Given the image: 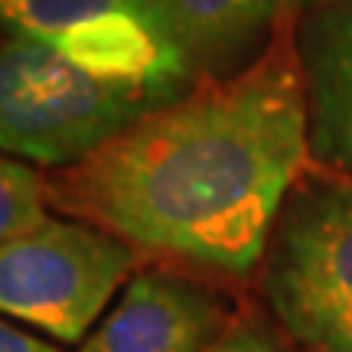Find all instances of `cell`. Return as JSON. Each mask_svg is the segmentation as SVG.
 <instances>
[{
	"instance_id": "obj_1",
	"label": "cell",
	"mask_w": 352,
	"mask_h": 352,
	"mask_svg": "<svg viewBox=\"0 0 352 352\" xmlns=\"http://www.w3.org/2000/svg\"><path fill=\"white\" fill-rule=\"evenodd\" d=\"M294 30L248 69L199 78L85 164L56 170L50 202L131 248L252 274L310 157Z\"/></svg>"
},
{
	"instance_id": "obj_2",
	"label": "cell",
	"mask_w": 352,
	"mask_h": 352,
	"mask_svg": "<svg viewBox=\"0 0 352 352\" xmlns=\"http://www.w3.org/2000/svg\"><path fill=\"white\" fill-rule=\"evenodd\" d=\"M157 108L144 91L88 72L36 39L0 43V153L69 170Z\"/></svg>"
},
{
	"instance_id": "obj_3",
	"label": "cell",
	"mask_w": 352,
	"mask_h": 352,
	"mask_svg": "<svg viewBox=\"0 0 352 352\" xmlns=\"http://www.w3.org/2000/svg\"><path fill=\"white\" fill-rule=\"evenodd\" d=\"M261 290L303 352H352V176L290 192L264 248Z\"/></svg>"
},
{
	"instance_id": "obj_4",
	"label": "cell",
	"mask_w": 352,
	"mask_h": 352,
	"mask_svg": "<svg viewBox=\"0 0 352 352\" xmlns=\"http://www.w3.org/2000/svg\"><path fill=\"white\" fill-rule=\"evenodd\" d=\"M138 264L118 235L78 219H46L0 245V316L50 340L82 342Z\"/></svg>"
},
{
	"instance_id": "obj_5",
	"label": "cell",
	"mask_w": 352,
	"mask_h": 352,
	"mask_svg": "<svg viewBox=\"0 0 352 352\" xmlns=\"http://www.w3.org/2000/svg\"><path fill=\"white\" fill-rule=\"evenodd\" d=\"M0 26L36 39L95 76L157 104L186 95L196 69L166 30L157 0H0Z\"/></svg>"
},
{
	"instance_id": "obj_6",
	"label": "cell",
	"mask_w": 352,
	"mask_h": 352,
	"mask_svg": "<svg viewBox=\"0 0 352 352\" xmlns=\"http://www.w3.org/2000/svg\"><path fill=\"white\" fill-rule=\"evenodd\" d=\"M228 327V307L209 287L166 271H140L78 352H202Z\"/></svg>"
},
{
	"instance_id": "obj_7",
	"label": "cell",
	"mask_w": 352,
	"mask_h": 352,
	"mask_svg": "<svg viewBox=\"0 0 352 352\" xmlns=\"http://www.w3.org/2000/svg\"><path fill=\"white\" fill-rule=\"evenodd\" d=\"M316 0H157L196 76L226 78L258 63Z\"/></svg>"
},
{
	"instance_id": "obj_8",
	"label": "cell",
	"mask_w": 352,
	"mask_h": 352,
	"mask_svg": "<svg viewBox=\"0 0 352 352\" xmlns=\"http://www.w3.org/2000/svg\"><path fill=\"white\" fill-rule=\"evenodd\" d=\"M310 157L352 176V0H316L294 30Z\"/></svg>"
},
{
	"instance_id": "obj_9",
	"label": "cell",
	"mask_w": 352,
	"mask_h": 352,
	"mask_svg": "<svg viewBox=\"0 0 352 352\" xmlns=\"http://www.w3.org/2000/svg\"><path fill=\"white\" fill-rule=\"evenodd\" d=\"M50 186L33 164L0 153V245L43 226Z\"/></svg>"
},
{
	"instance_id": "obj_10",
	"label": "cell",
	"mask_w": 352,
	"mask_h": 352,
	"mask_svg": "<svg viewBox=\"0 0 352 352\" xmlns=\"http://www.w3.org/2000/svg\"><path fill=\"white\" fill-rule=\"evenodd\" d=\"M202 352H284L264 329L252 327V323H232V327Z\"/></svg>"
},
{
	"instance_id": "obj_11",
	"label": "cell",
	"mask_w": 352,
	"mask_h": 352,
	"mask_svg": "<svg viewBox=\"0 0 352 352\" xmlns=\"http://www.w3.org/2000/svg\"><path fill=\"white\" fill-rule=\"evenodd\" d=\"M0 352H59V346H52L50 340L36 336L33 329L0 316Z\"/></svg>"
}]
</instances>
